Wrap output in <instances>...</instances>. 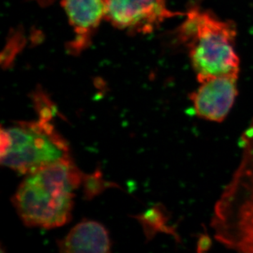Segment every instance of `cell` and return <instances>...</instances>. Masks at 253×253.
<instances>
[{"mask_svg": "<svg viewBox=\"0 0 253 253\" xmlns=\"http://www.w3.org/2000/svg\"><path fill=\"white\" fill-rule=\"evenodd\" d=\"M62 253H109L111 244L109 231L99 222L84 220L75 226L58 242Z\"/></svg>", "mask_w": 253, "mask_h": 253, "instance_id": "ba28073f", "label": "cell"}, {"mask_svg": "<svg viewBox=\"0 0 253 253\" xmlns=\"http://www.w3.org/2000/svg\"><path fill=\"white\" fill-rule=\"evenodd\" d=\"M181 14L168 9L166 0H109L106 19L119 29L148 34L168 18Z\"/></svg>", "mask_w": 253, "mask_h": 253, "instance_id": "5b68a950", "label": "cell"}, {"mask_svg": "<svg viewBox=\"0 0 253 253\" xmlns=\"http://www.w3.org/2000/svg\"><path fill=\"white\" fill-rule=\"evenodd\" d=\"M239 71L199 81L189 98L196 116L205 121L221 123L227 117L238 95Z\"/></svg>", "mask_w": 253, "mask_h": 253, "instance_id": "8992f818", "label": "cell"}, {"mask_svg": "<svg viewBox=\"0 0 253 253\" xmlns=\"http://www.w3.org/2000/svg\"><path fill=\"white\" fill-rule=\"evenodd\" d=\"M83 180L73 160L60 161L27 174L12 202L26 226L53 229L71 219L75 191Z\"/></svg>", "mask_w": 253, "mask_h": 253, "instance_id": "6da1fadb", "label": "cell"}, {"mask_svg": "<svg viewBox=\"0 0 253 253\" xmlns=\"http://www.w3.org/2000/svg\"><path fill=\"white\" fill-rule=\"evenodd\" d=\"M176 40L187 49L198 81L239 71L235 49L236 28L208 10L192 6L176 33Z\"/></svg>", "mask_w": 253, "mask_h": 253, "instance_id": "3957f363", "label": "cell"}, {"mask_svg": "<svg viewBox=\"0 0 253 253\" xmlns=\"http://www.w3.org/2000/svg\"><path fill=\"white\" fill-rule=\"evenodd\" d=\"M50 121L41 118L38 121L1 128V165L27 175L50 165L72 159L67 141Z\"/></svg>", "mask_w": 253, "mask_h": 253, "instance_id": "277c9868", "label": "cell"}, {"mask_svg": "<svg viewBox=\"0 0 253 253\" xmlns=\"http://www.w3.org/2000/svg\"><path fill=\"white\" fill-rule=\"evenodd\" d=\"M240 144L241 159L214 204L211 226L224 247L253 253V118Z\"/></svg>", "mask_w": 253, "mask_h": 253, "instance_id": "7a4b0ae2", "label": "cell"}, {"mask_svg": "<svg viewBox=\"0 0 253 253\" xmlns=\"http://www.w3.org/2000/svg\"><path fill=\"white\" fill-rule=\"evenodd\" d=\"M109 0H63L62 6L75 38L71 42V51H83L90 42L96 28L107 14Z\"/></svg>", "mask_w": 253, "mask_h": 253, "instance_id": "52a82bcc", "label": "cell"}]
</instances>
